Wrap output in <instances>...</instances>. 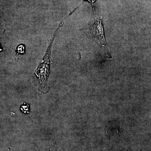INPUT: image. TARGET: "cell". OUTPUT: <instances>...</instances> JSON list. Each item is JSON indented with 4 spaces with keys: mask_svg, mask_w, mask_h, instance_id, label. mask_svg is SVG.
Instances as JSON below:
<instances>
[{
    "mask_svg": "<svg viewBox=\"0 0 151 151\" xmlns=\"http://www.w3.org/2000/svg\"><path fill=\"white\" fill-rule=\"evenodd\" d=\"M85 1H88V2H89V3H92V4H93V3H94L96 0H85Z\"/></svg>",
    "mask_w": 151,
    "mask_h": 151,
    "instance_id": "cell-3",
    "label": "cell"
},
{
    "mask_svg": "<svg viewBox=\"0 0 151 151\" xmlns=\"http://www.w3.org/2000/svg\"><path fill=\"white\" fill-rule=\"evenodd\" d=\"M102 17L95 19L89 28V32L92 37L104 50L106 56H110L108 53V47L105 37L104 27L102 23Z\"/></svg>",
    "mask_w": 151,
    "mask_h": 151,
    "instance_id": "cell-1",
    "label": "cell"
},
{
    "mask_svg": "<svg viewBox=\"0 0 151 151\" xmlns=\"http://www.w3.org/2000/svg\"><path fill=\"white\" fill-rule=\"evenodd\" d=\"M25 47L24 45H19L17 48L18 52L19 53H24Z\"/></svg>",
    "mask_w": 151,
    "mask_h": 151,
    "instance_id": "cell-2",
    "label": "cell"
}]
</instances>
